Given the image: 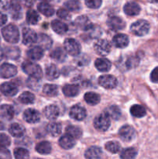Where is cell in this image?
<instances>
[{
    "label": "cell",
    "mask_w": 158,
    "mask_h": 159,
    "mask_svg": "<svg viewBox=\"0 0 158 159\" xmlns=\"http://www.w3.org/2000/svg\"><path fill=\"white\" fill-rule=\"evenodd\" d=\"M3 38L11 43H18L20 40V32L15 25L9 24L2 29Z\"/></svg>",
    "instance_id": "cell-1"
},
{
    "label": "cell",
    "mask_w": 158,
    "mask_h": 159,
    "mask_svg": "<svg viewBox=\"0 0 158 159\" xmlns=\"http://www.w3.org/2000/svg\"><path fill=\"white\" fill-rule=\"evenodd\" d=\"M22 68L26 75L37 79H41L43 77V71L40 65L31 61H25L22 65Z\"/></svg>",
    "instance_id": "cell-2"
},
{
    "label": "cell",
    "mask_w": 158,
    "mask_h": 159,
    "mask_svg": "<svg viewBox=\"0 0 158 159\" xmlns=\"http://www.w3.org/2000/svg\"><path fill=\"white\" fill-rule=\"evenodd\" d=\"M130 30L134 35L143 37L148 34L150 30V23L144 20H139L133 23L130 26Z\"/></svg>",
    "instance_id": "cell-3"
},
{
    "label": "cell",
    "mask_w": 158,
    "mask_h": 159,
    "mask_svg": "<svg viewBox=\"0 0 158 159\" xmlns=\"http://www.w3.org/2000/svg\"><path fill=\"white\" fill-rule=\"evenodd\" d=\"M110 120L109 116H108L106 113H101L99 116H96L94 120V127L96 130L99 131H106L110 127Z\"/></svg>",
    "instance_id": "cell-4"
},
{
    "label": "cell",
    "mask_w": 158,
    "mask_h": 159,
    "mask_svg": "<svg viewBox=\"0 0 158 159\" xmlns=\"http://www.w3.org/2000/svg\"><path fill=\"white\" fill-rule=\"evenodd\" d=\"M65 51L71 56H77L81 53V45L73 38H68L64 43Z\"/></svg>",
    "instance_id": "cell-5"
},
{
    "label": "cell",
    "mask_w": 158,
    "mask_h": 159,
    "mask_svg": "<svg viewBox=\"0 0 158 159\" xmlns=\"http://www.w3.org/2000/svg\"><path fill=\"white\" fill-rule=\"evenodd\" d=\"M99 83L103 88L111 89L116 87L118 81L115 76L111 75H104L99 77Z\"/></svg>",
    "instance_id": "cell-6"
},
{
    "label": "cell",
    "mask_w": 158,
    "mask_h": 159,
    "mask_svg": "<svg viewBox=\"0 0 158 159\" xmlns=\"http://www.w3.org/2000/svg\"><path fill=\"white\" fill-rule=\"evenodd\" d=\"M119 134L122 141L125 142H130L135 138L136 132L133 127L129 125H125L121 127L119 131Z\"/></svg>",
    "instance_id": "cell-7"
},
{
    "label": "cell",
    "mask_w": 158,
    "mask_h": 159,
    "mask_svg": "<svg viewBox=\"0 0 158 159\" xmlns=\"http://www.w3.org/2000/svg\"><path fill=\"white\" fill-rule=\"evenodd\" d=\"M94 51L100 56H106L111 51V45L106 40H99L94 43Z\"/></svg>",
    "instance_id": "cell-8"
},
{
    "label": "cell",
    "mask_w": 158,
    "mask_h": 159,
    "mask_svg": "<svg viewBox=\"0 0 158 159\" xmlns=\"http://www.w3.org/2000/svg\"><path fill=\"white\" fill-rule=\"evenodd\" d=\"M17 74V68L15 65L9 63H4L0 67V75L4 79H9Z\"/></svg>",
    "instance_id": "cell-9"
},
{
    "label": "cell",
    "mask_w": 158,
    "mask_h": 159,
    "mask_svg": "<svg viewBox=\"0 0 158 159\" xmlns=\"http://www.w3.org/2000/svg\"><path fill=\"white\" fill-rule=\"evenodd\" d=\"M70 116L75 120H83L86 117V110L85 108L79 105H74L70 110Z\"/></svg>",
    "instance_id": "cell-10"
},
{
    "label": "cell",
    "mask_w": 158,
    "mask_h": 159,
    "mask_svg": "<svg viewBox=\"0 0 158 159\" xmlns=\"http://www.w3.org/2000/svg\"><path fill=\"white\" fill-rule=\"evenodd\" d=\"M23 119L29 124H36L40 120V114L37 110L34 109H27L23 113Z\"/></svg>",
    "instance_id": "cell-11"
},
{
    "label": "cell",
    "mask_w": 158,
    "mask_h": 159,
    "mask_svg": "<svg viewBox=\"0 0 158 159\" xmlns=\"http://www.w3.org/2000/svg\"><path fill=\"white\" fill-rule=\"evenodd\" d=\"M37 40V34L29 28H24L23 30V43L26 45H30L36 43Z\"/></svg>",
    "instance_id": "cell-12"
},
{
    "label": "cell",
    "mask_w": 158,
    "mask_h": 159,
    "mask_svg": "<svg viewBox=\"0 0 158 159\" xmlns=\"http://www.w3.org/2000/svg\"><path fill=\"white\" fill-rule=\"evenodd\" d=\"M107 25L111 30L114 31L121 30L124 29L125 26V22L121 19L120 17L118 16H112L107 21Z\"/></svg>",
    "instance_id": "cell-13"
},
{
    "label": "cell",
    "mask_w": 158,
    "mask_h": 159,
    "mask_svg": "<svg viewBox=\"0 0 158 159\" xmlns=\"http://www.w3.org/2000/svg\"><path fill=\"white\" fill-rule=\"evenodd\" d=\"M1 92L6 96H14L18 93V87L12 82H5L1 85Z\"/></svg>",
    "instance_id": "cell-14"
},
{
    "label": "cell",
    "mask_w": 158,
    "mask_h": 159,
    "mask_svg": "<svg viewBox=\"0 0 158 159\" xmlns=\"http://www.w3.org/2000/svg\"><path fill=\"white\" fill-rule=\"evenodd\" d=\"M74 24L79 29L86 31H88L93 26V24L86 16H81L77 17L74 21Z\"/></svg>",
    "instance_id": "cell-15"
},
{
    "label": "cell",
    "mask_w": 158,
    "mask_h": 159,
    "mask_svg": "<svg viewBox=\"0 0 158 159\" xmlns=\"http://www.w3.org/2000/svg\"><path fill=\"white\" fill-rule=\"evenodd\" d=\"M36 43L43 50L50 49L53 44V41L50 37L44 34H40V35H37V40Z\"/></svg>",
    "instance_id": "cell-16"
},
{
    "label": "cell",
    "mask_w": 158,
    "mask_h": 159,
    "mask_svg": "<svg viewBox=\"0 0 158 159\" xmlns=\"http://www.w3.org/2000/svg\"><path fill=\"white\" fill-rule=\"evenodd\" d=\"M123 9L124 12L126 15L129 16H133L138 15L140 12L141 8L139 6V4H137L135 2H129L124 6Z\"/></svg>",
    "instance_id": "cell-17"
},
{
    "label": "cell",
    "mask_w": 158,
    "mask_h": 159,
    "mask_svg": "<svg viewBox=\"0 0 158 159\" xmlns=\"http://www.w3.org/2000/svg\"><path fill=\"white\" fill-rule=\"evenodd\" d=\"M112 43L116 48H124L128 46L129 40V37L125 34H116L112 39Z\"/></svg>",
    "instance_id": "cell-18"
},
{
    "label": "cell",
    "mask_w": 158,
    "mask_h": 159,
    "mask_svg": "<svg viewBox=\"0 0 158 159\" xmlns=\"http://www.w3.org/2000/svg\"><path fill=\"white\" fill-rule=\"evenodd\" d=\"M75 144L76 142L74 141V138L70 136L68 134L65 135H63L60 138V140H59V144H60V147L64 149H66V150L71 149L75 145Z\"/></svg>",
    "instance_id": "cell-19"
},
{
    "label": "cell",
    "mask_w": 158,
    "mask_h": 159,
    "mask_svg": "<svg viewBox=\"0 0 158 159\" xmlns=\"http://www.w3.org/2000/svg\"><path fill=\"white\" fill-rule=\"evenodd\" d=\"M43 113H44V116H46V118L53 120H55L58 117L59 114H60V110L57 106L49 105L45 107Z\"/></svg>",
    "instance_id": "cell-20"
},
{
    "label": "cell",
    "mask_w": 158,
    "mask_h": 159,
    "mask_svg": "<svg viewBox=\"0 0 158 159\" xmlns=\"http://www.w3.org/2000/svg\"><path fill=\"white\" fill-rule=\"evenodd\" d=\"M14 110L9 105L0 106V118L6 120H11L13 118Z\"/></svg>",
    "instance_id": "cell-21"
},
{
    "label": "cell",
    "mask_w": 158,
    "mask_h": 159,
    "mask_svg": "<svg viewBox=\"0 0 158 159\" xmlns=\"http://www.w3.org/2000/svg\"><path fill=\"white\" fill-rule=\"evenodd\" d=\"M43 56V50L40 47H33L27 51V57L33 61H39Z\"/></svg>",
    "instance_id": "cell-22"
},
{
    "label": "cell",
    "mask_w": 158,
    "mask_h": 159,
    "mask_svg": "<svg viewBox=\"0 0 158 159\" xmlns=\"http://www.w3.org/2000/svg\"><path fill=\"white\" fill-rule=\"evenodd\" d=\"M9 131L12 136L15 137V138H22L24 136L25 134V128L20 124H12L9 127Z\"/></svg>",
    "instance_id": "cell-23"
},
{
    "label": "cell",
    "mask_w": 158,
    "mask_h": 159,
    "mask_svg": "<svg viewBox=\"0 0 158 159\" xmlns=\"http://www.w3.org/2000/svg\"><path fill=\"white\" fill-rule=\"evenodd\" d=\"M95 68L102 72H107L111 68V62L106 58H98L94 62Z\"/></svg>",
    "instance_id": "cell-24"
},
{
    "label": "cell",
    "mask_w": 158,
    "mask_h": 159,
    "mask_svg": "<svg viewBox=\"0 0 158 159\" xmlns=\"http://www.w3.org/2000/svg\"><path fill=\"white\" fill-rule=\"evenodd\" d=\"M51 27L53 30L58 34H64L68 31V27L67 24H65L63 22L60 21L58 20H53L51 23Z\"/></svg>",
    "instance_id": "cell-25"
},
{
    "label": "cell",
    "mask_w": 158,
    "mask_h": 159,
    "mask_svg": "<svg viewBox=\"0 0 158 159\" xmlns=\"http://www.w3.org/2000/svg\"><path fill=\"white\" fill-rule=\"evenodd\" d=\"M50 57L57 62H64L67 58V54L61 48H56L50 53Z\"/></svg>",
    "instance_id": "cell-26"
},
{
    "label": "cell",
    "mask_w": 158,
    "mask_h": 159,
    "mask_svg": "<svg viewBox=\"0 0 158 159\" xmlns=\"http://www.w3.org/2000/svg\"><path fill=\"white\" fill-rule=\"evenodd\" d=\"M38 10L41 12L43 15L46 16H51L54 14V9L50 4H48L46 2H42L37 6Z\"/></svg>",
    "instance_id": "cell-27"
},
{
    "label": "cell",
    "mask_w": 158,
    "mask_h": 159,
    "mask_svg": "<svg viewBox=\"0 0 158 159\" xmlns=\"http://www.w3.org/2000/svg\"><path fill=\"white\" fill-rule=\"evenodd\" d=\"M102 151L100 148L98 147H91L85 152V157L88 159L93 158H102Z\"/></svg>",
    "instance_id": "cell-28"
},
{
    "label": "cell",
    "mask_w": 158,
    "mask_h": 159,
    "mask_svg": "<svg viewBox=\"0 0 158 159\" xmlns=\"http://www.w3.org/2000/svg\"><path fill=\"white\" fill-rule=\"evenodd\" d=\"M59 75H60V71L56 65L51 64L46 68V79L49 80L57 79Z\"/></svg>",
    "instance_id": "cell-29"
},
{
    "label": "cell",
    "mask_w": 158,
    "mask_h": 159,
    "mask_svg": "<svg viewBox=\"0 0 158 159\" xmlns=\"http://www.w3.org/2000/svg\"><path fill=\"white\" fill-rule=\"evenodd\" d=\"M84 98H85V102L90 106H95L100 102V96L97 93H92V92L85 93Z\"/></svg>",
    "instance_id": "cell-30"
},
{
    "label": "cell",
    "mask_w": 158,
    "mask_h": 159,
    "mask_svg": "<svg viewBox=\"0 0 158 159\" xmlns=\"http://www.w3.org/2000/svg\"><path fill=\"white\" fill-rule=\"evenodd\" d=\"M63 93L68 97H74L79 93V89L76 85H65L63 87Z\"/></svg>",
    "instance_id": "cell-31"
},
{
    "label": "cell",
    "mask_w": 158,
    "mask_h": 159,
    "mask_svg": "<svg viewBox=\"0 0 158 159\" xmlns=\"http://www.w3.org/2000/svg\"><path fill=\"white\" fill-rule=\"evenodd\" d=\"M48 133L53 137H57L61 133V125L59 123L51 122L46 127Z\"/></svg>",
    "instance_id": "cell-32"
},
{
    "label": "cell",
    "mask_w": 158,
    "mask_h": 159,
    "mask_svg": "<svg viewBox=\"0 0 158 159\" xmlns=\"http://www.w3.org/2000/svg\"><path fill=\"white\" fill-rule=\"evenodd\" d=\"M36 151L40 155H48L51 152V144L48 141H42L36 146Z\"/></svg>",
    "instance_id": "cell-33"
},
{
    "label": "cell",
    "mask_w": 158,
    "mask_h": 159,
    "mask_svg": "<svg viewBox=\"0 0 158 159\" xmlns=\"http://www.w3.org/2000/svg\"><path fill=\"white\" fill-rule=\"evenodd\" d=\"M105 113L108 114L109 117L113 120H119L121 117V110L117 106H110L105 110Z\"/></svg>",
    "instance_id": "cell-34"
},
{
    "label": "cell",
    "mask_w": 158,
    "mask_h": 159,
    "mask_svg": "<svg viewBox=\"0 0 158 159\" xmlns=\"http://www.w3.org/2000/svg\"><path fill=\"white\" fill-rule=\"evenodd\" d=\"M4 54L7 58L15 60V59L19 58V57H20V49L16 47H9L6 49Z\"/></svg>",
    "instance_id": "cell-35"
},
{
    "label": "cell",
    "mask_w": 158,
    "mask_h": 159,
    "mask_svg": "<svg viewBox=\"0 0 158 159\" xmlns=\"http://www.w3.org/2000/svg\"><path fill=\"white\" fill-rule=\"evenodd\" d=\"M40 15H39L37 11L30 9V10H29L26 12V21L29 24L36 25L40 21Z\"/></svg>",
    "instance_id": "cell-36"
},
{
    "label": "cell",
    "mask_w": 158,
    "mask_h": 159,
    "mask_svg": "<svg viewBox=\"0 0 158 159\" xmlns=\"http://www.w3.org/2000/svg\"><path fill=\"white\" fill-rule=\"evenodd\" d=\"M130 113L133 115V116L137 118L143 117L146 115L147 112H146L145 108L140 105H133V107L130 108Z\"/></svg>",
    "instance_id": "cell-37"
},
{
    "label": "cell",
    "mask_w": 158,
    "mask_h": 159,
    "mask_svg": "<svg viewBox=\"0 0 158 159\" xmlns=\"http://www.w3.org/2000/svg\"><path fill=\"white\" fill-rule=\"evenodd\" d=\"M19 100L23 104H32L35 101V96L30 92H24L19 97Z\"/></svg>",
    "instance_id": "cell-38"
},
{
    "label": "cell",
    "mask_w": 158,
    "mask_h": 159,
    "mask_svg": "<svg viewBox=\"0 0 158 159\" xmlns=\"http://www.w3.org/2000/svg\"><path fill=\"white\" fill-rule=\"evenodd\" d=\"M66 133L75 139H79L82 136V130L77 126H68L66 129Z\"/></svg>",
    "instance_id": "cell-39"
},
{
    "label": "cell",
    "mask_w": 158,
    "mask_h": 159,
    "mask_svg": "<svg viewBox=\"0 0 158 159\" xmlns=\"http://www.w3.org/2000/svg\"><path fill=\"white\" fill-rule=\"evenodd\" d=\"M43 92L47 96H55L58 94V87L53 84H46L43 86Z\"/></svg>",
    "instance_id": "cell-40"
},
{
    "label": "cell",
    "mask_w": 158,
    "mask_h": 159,
    "mask_svg": "<svg viewBox=\"0 0 158 159\" xmlns=\"http://www.w3.org/2000/svg\"><path fill=\"white\" fill-rule=\"evenodd\" d=\"M105 148L111 153L116 154L120 151L121 145L117 141H108L105 144Z\"/></svg>",
    "instance_id": "cell-41"
},
{
    "label": "cell",
    "mask_w": 158,
    "mask_h": 159,
    "mask_svg": "<svg viewBox=\"0 0 158 159\" xmlns=\"http://www.w3.org/2000/svg\"><path fill=\"white\" fill-rule=\"evenodd\" d=\"M137 155V152L133 148L124 149L120 154V158L123 159H132L136 158Z\"/></svg>",
    "instance_id": "cell-42"
},
{
    "label": "cell",
    "mask_w": 158,
    "mask_h": 159,
    "mask_svg": "<svg viewBox=\"0 0 158 159\" xmlns=\"http://www.w3.org/2000/svg\"><path fill=\"white\" fill-rule=\"evenodd\" d=\"M64 6L68 10L76 12L81 9V4L77 0H68L64 3Z\"/></svg>",
    "instance_id": "cell-43"
},
{
    "label": "cell",
    "mask_w": 158,
    "mask_h": 159,
    "mask_svg": "<svg viewBox=\"0 0 158 159\" xmlns=\"http://www.w3.org/2000/svg\"><path fill=\"white\" fill-rule=\"evenodd\" d=\"M14 156L15 158L23 159L28 158L29 157V153L26 149L23 148H18L14 150Z\"/></svg>",
    "instance_id": "cell-44"
},
{
    "label": "cell",
    "mask_w": 158,
    "mask_h": 159,
    "mask_svg": "<svg viewBox=\"0 0 158 159\" xmlns=\"http://www.w3.org/2000/svg\"><path fill=\"white\" fill-rule=\"evenodd\" d=\"M139 63V59L136 57H129L125 61V67L127 69H130L132 68L136 67V65Z\"/></svg>",
    "instance_id": "cell-45"
},
{
    "label": "cell",
    "mask_w": 158,
    "mask_h": 159,
    "mask_svg": "<svg viewBox=\"0 0 158 159\" xmlns=\"http://www.w3.org/2000/svg\"><path fill=\"white\" fill-rule=\"evenodd\" d=\"M11 144V139L6 134H0V146L2 147H9Z\"/></svg>",
    "instance_id": "cell-46"
},
{
    "label": "cell",
    "mask_w": 158,
    "mask_h": 159,
    "mask_svg": "<svg viewBox=\"0 0 158 159\" xmlns=\"http://www.w3.org/2000/svg\"><path fill=\"white\" fill-rule=\"evenodd\" d=\"M85 2L86 6L91 9H98L102 3V0H85Z\"/></svg>",
    "instance_id": "cell-47"
},
{
    "label": "cell",
    "mask_w": 158,
    "mask_h": 159,
    "mask_svg": "<svg viewBox=\"0 0 158 159\" xmlns=\"http://www.w3.org/2000/svg\"><path fill=\"white\" fill-rule=\"evenodd\" d=\"M38 81L39 79L30 77V79H29L27 80L28 87H29V88L32 89H38L39 87H40V84H39Z\"/></svg>",
    "instance_id": "cell-48"
},
{
    "label": "cell",
    "mask_w": 158,
    "mask_h": 159,
    "mask_svg": "<svg viewBox=\"0 0 158 159\" xmlns=\"http://www.w3.org/2000/svg\"><path fill=\"white\" fill-rule=\"evenodd\" d=\"M57 16L60 17V19H63V20H69L70 17H71L68 10L65 9H59L57 12Z\"/></svg>",
    "instance_id": "cell-49"
},
{
    "label": "cell",
    "mask_w": 158,
    "mask_h": 159,
    "mask_svg": "<svg viewBox=\"0 0 158 159\" xmlns=\"http://www.w3.org/2000/svg\"><path fill=\"white\" fill-rule=\"evenodd\" d=\"M20 2H21V0H9L11 8L12 9V10L15 11V12L20 11V9H21Z\"/></svg>",
    "instance_id": "cell-50"
},
{
    "label": "cell",
    "mask_w": 158,
    "mask_h": 159,
    "mask_svg": "<svg viewBox=\"0 0 158 159\" xmlns=\"http://www.w3.org/2000/svg\"><path fill=\"white\" fill-rule=\"evenodd\" d=\"M11 155L9 150L6 148V147L0 146V158H10Z\"/></svg>",
    "instance_id": "cell-51"
},
{
    "label": "cell",
    "mask_w": 158,
    "mask_h": 159,
    "mask_svg": "<svg viewBox=\"0 0 158 159\" xmlns=\"http://www.w3.org/2000/svg\"><path fill=\"white\" fill-rule=\"evenodd\" d=\"M150 79L154 83H158V67L155 68L150 74Z\"/></svg>",
    "instance_id": "cell-52"
},
{
    "label": "cell",
    "mask_w": 158,
    "mask_h": 159,
    "mask_svg": "<svg viewBox=\"0 0 158 159\" xmlns=\"http://www.w3.org/2000/svg\"><path fill=\"white\" fill-rule=\"evenodd\" d=\"M9 5H10L9 0H0V8H2V9H8Z\"/></svg>",
    "instance_id": "cell-53"
},
{
    "label": "cell",
    "mask_w": 158,
    "mask_h": 159,
    "mask_svg": "<svg viewBox=\"0 0 158 159\" xmlns=\"http://www.w3.org/2000/svg\"><path fill=\"white\" fill-rule=\"evenodd\" d=\"M7 16L5 15L4 13L0 12V26L6 24V23L7 22Z\"/></svg>",
    "instance_id": "cell-54"
},
{
    "label": "cell",
    "mask_w": 158,
    "mask_h": 159,
    "mask_svg": "<svg viewBox=\"0 0 158 159\" xmlns=\"http://www.w3.org/2000/svg\"><path fill=\"white\" fill-rule=\"evenodd\" d=\"M3 56H4V53H3L2 50L1 48H0V61H1L2 59Z\"/></svg>",
    "instance_id": "cell-55"
},
{
    "label": "cell",
    "mask_w": 158,
    "mask_h": 159,
    "mask_svg": "<svg viewBox=\"0 0 158 159\" xmlns=\"http://www.w3.org/2000/svg\"><path fill=\"white\" fill-rule=\"evenodd\" d=\"M147 1L152 3H158V0H147Z\"/></svg>",
    "instance_id": "cell-56"
},
{
    "label": "cell",
    "mask_w": 158,
    "mask_h": 159,
    "mask_svg": "<svg viewBox=\"0 0 158 159\" xmlns=\"http://www.w3.org/2000/svg\"><path fill=\"white\" fill-rule=\"evenodd\" d=\"M1 129H3V126L2 125V124H0V130H1Z\"/></svg>",
    "instance_id": "cell-57"
},
{
    "label": "cell",
    "mask_w": 158,
    "mask_h": 159,
    "mask_svg": "<svg viewBox=\"0 0 158 159\" xmlns=\"http://www.w3.org/2000/svg\"><path fill=\"white\" fill-rule=\"evenodd\" d=\"M41 1H44V2H50V1H52V0H41Z\"/></svg>",
    "instance_id": "cell-58"
},
{
    "label": "cell",
    "mask_w": 158,
    "mask_h": 159,
    "mask_svg": "<svg viewBox=\"0 0 158 159\" xmlns=\"http://www.w3.org/2000/svg\"><path fill=\"white\" fill-rule=\"evenodd\" d=\"M0 41H1V38H0Z\"/></svg>",
    "instance_id": "cell-59"
}]
</instances>
